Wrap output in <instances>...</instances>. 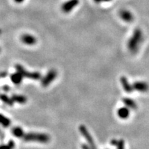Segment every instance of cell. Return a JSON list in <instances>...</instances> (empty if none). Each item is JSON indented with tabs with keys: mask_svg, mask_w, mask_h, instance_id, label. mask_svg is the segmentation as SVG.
Instances as JSON below:
<instances>
[{
	"mask_svg": "<svg viewBox=\"0 0 149 149\" xmlns=\"http://www.w3.org/2000/svg\"><path fill=\"white\" fill-rule=\"evenodd\" d=\"M23 139L26 141H46L47 140V137L42 134L30 133L27 135H23Z\"/></svg>",
	"mask_w": 149,
	"mask_h": 149,
	"instance_id": "obj_1",
	"label": "cell"
},
{
	"mask_svg": "<svg viewBox=\"0 0 149 149\" xmlns=\"http://www.w3.org/2000/svg\"><path fill=\"white\" fill-rule=\"evenodd\" d=\"M0 124L4 127H8L10 124V121L7 117L3 116V115L0 114Z\"/></svg>",
	"mask_w": 149,
	"mask_h": 149,
	"instance_id": "obj_7",
	"label": "cell"
},
{
	"mask_svg": "<svg viewBox=\"0 0 149 149\" xmlns=\"http://www.w3.org/2000/svg\"><path fill=\"white\" fill-rule=\"evenodd\" d=\"M15 2L17 3H23L24 1V0H14Z\"/></svg>",
	"mask_w": 149,
	"mask_h": 149,
	"instance_id": "obj_12",
	"label": "cell"
},
{
	"mask_svg": "<svg viewBox=\"0 0 149 149\" xmlns=\"http://www.w3.org/2000/svg\"><path fill=\"white\" fill-rule=\"evenodd\" d=\"M0 100H1L2 102H4V103L8 104L9 106H13V100H11V99L5 95H2V94L0 95Z\"/></svg>",
	"mask_w": 149,
	"mask_h": 149,
	"instance_id": "obj_9",
	"label": "cell"
},
{
	"mask_svg": "<svg viewBox=\"0 0 149 149\" xmlns=\"http://www.w3.org/2000/svg\"><path fill=\"white\" fill-rule=\"evenodd\" d=\"M13 100H15L19 103H24L26 102V98L22 95H13Z\"/></svg>",
	"mask_w": 149,
	"mask_h": 149,
	"instance_id": "obj_10",
	"label": "cell"
},
{
	"mask_svg": "<svg viewBox=\"0 0 149 149\" xmlns=\"http://www.w3.org/2000/svg\"><path fill=\"white\" fill-rule=\"evenodd\" d=\"M79 0H69V1H66L61 6V10L63 12L68 13L70 11L75 8L79 4Z\"/></svg>",
	"mask_w": 149,
	"mask_h": 149,
	"instance_id": "obj_2",
	"label": "cell"
},
{
	"mask_svg": "<svg viewBox=\"0 0 149 149\" xmlns=\"http://www.w3.org/2000/svg\"><path fill=\"white\" fill-rule=\"evenodd\" d=\"M94 1H95V2H97V3H100V2H102V0H94Z\"/></svg>",
	"mask_w": 149,
	"mask_h": 149,
	"instance_id": "obj_13",
	"label": "cell"
},
{
	"mask_svg": "<svg viewBox=\"0 0 149 149\" xmlns=\"http://www.w3.org/2000/svg\"><path fill=\"white\" fill-rule=\"evenodd\" d=\"M121 18L125 22H130L133 20V15L130 12L126 10H122L120 13Z\"/></svg>",
	"mask_w": 149,
	"mask_h": 149,
	"instance_id": "obj_5",
	"label": "cell"
},
{
	"mask_svg": "<svg viewBox=\"0 0 149 149\" xmlns=\"http://www.w3.org/2000/svg\"><path fill=\"white\" fill-rule=\"evenodd\" d=\"M12 132H13V134L15 136V137H22L24 135V132H23V130L21 128L19 127H15L12 130Z\"/></svg>",
	"mask_w": 149,
	"mask_h": 149,
	"instance_id": "obj_8",
	"label": "cell"
},
{
	"mask_svg": "<svg viewBox=\"0 0 149 149\" xmlns=\"http://www.w3.org/2000/svg\"><path fill=\"white\" fill-rule=\"evenodd\" d=\"M10 79L14 84H19L22 81V74H20L19 72L13 74L12 76H11Z\"/></svg>",
	"mask_w": 149,
	"mask_h": 149,
	"instance_id": "obj_6",
	"label": "cell"
},
{
	"mask_svg": "<svg viewBox=\"0 0 149 149\" xmlns=\"http://www.w3.org/2000/svg\"><path fill=\"white\" fill-rule=\"evenodd\" d=\"M111 0H102V1H105V2H108V1H111Z\"/></svg>",
	"mask_w": 149,
	"mask_h": 149,
	"instance_id": "obj_14",
	"label": "cell"
},
{
	"mask_svg": "<svg viewBox=\"0 0 149 149\" xmlns=\"http://www.w3.org/2000/svg\"><path fill=\"white\" fill-rule=\"evenodd\" d=\"M141 40V32L139 29L135 30L134 32L133 36L129 42V47L130 48H134L138 45Z\"/></svg>",
	"mask_w": 149,
	"mask_h": 149,
	"instance_id": "obj_3",
	"label": "cell"
},
{
	"mask_svg": "<svg viewBox=\"0 0 149 149\" xmlns=\"http://www.w3.org/2000/svg\"><path fill=\"white\" fill-rule=\"evenodd\" d=\"M14 146H15L14 142L13 141H11L8 143V145H6V146L3 145V146H0V149H13V148Z\"/></svg>",
	"mask_w": 149,
	"mask_h": 149,
	"instance_id": "obj_11",
	"label": "cell"
},
{
	"mask_svg": "<svg viewBox=\"0 0 149 149\" xmlns=\"http://www.w3.org/2000/svg\"><path fill=\"white\" fill-rule=\"evenodd\" d=\"M22 42L27 45H34L35 43L37 42L36 38L34 36L31 35L25 34L23 35L21 37Z\"/></svg>",
	"mask_w": 149,
	"mask_h": 149,
	"instance_id": "obj_4",
	"label": "cell"
}]
</instances>
